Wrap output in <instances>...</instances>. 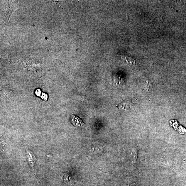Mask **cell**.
<instances>
[{
    "label": "cell",
    "mask_w": 186,
    "mask_h": 186,
    "mask_svg": "<svg viewBox=\"0 0 186 186\" xmlns=\"http://www.w3.org/2000/svg\"><path fill=\"white\" fill-rule=\"evenodd\" d=\"M27 156L30 166H31L32 170L34 169V167L36 158L32 153L29 151H27L26 152Z\"/></svg>",
    "instance_id": "1"
},
{
    "label": "cell",
    "mask_w": 186,
    "mask_h": 186,
    "mask_svg": "<svg viewBox=\"0 0 186 186\" xmlns=\"http://www.w3.org/2000/svg\"><path fill=\"white\" fill-rule=\"evenodd\" d=\"M72 122L74 125L77 127H82L84 125V122L79 116L75 115H72L71 116Z\"/></svg>",
    "instance_id": "2"
},
{
    "label": "cell",
    "mask_w": 186,
    "mask_h": 186,
    "mask_svg": "<svg viewBox=\"0 0 186 186\" xmlns=\"http://www.w3.org/2000/svg\"><path fill=\"white\" fill-rule=\"evenodd\" d=\"M132 102L129 100H126L123 102L118 105V107L123 110H127L130 109L132 106Z\"/></svg>",
    "instance_id": "3"
},
{
    "label": "cell",
    "mask_w": 186,
    "mask_h": 186,
    "mask_svg": "<svg viewBox=\"0 0 186 186\" xmlns=\"http://www.w3.org/2000/svg\"><path fill=\"white\" fill-rule=\"evenodd\" d=\"M121 58L123 61L130 66H133L135 65V61L132 58L126 56H122L121 57Z\"/></svg>",
    "instance_id": "4"
},
{
    "label": "cell",
    "mask_w": 186,
    "mask_h": 186,
    "mask_svg": "<svg viewBox=\"0 0 186 186\" xmlns=\"http://www.w3.org/2000/svg\"><path fill=\"white\" fill-rule=\"evenodd\" d=\"M35 94L37 95H38L39 94H40V91L38 90H37L36 91V92H35Z\"/></svg>",
    "instance_id": "5"
}]
</instances>
